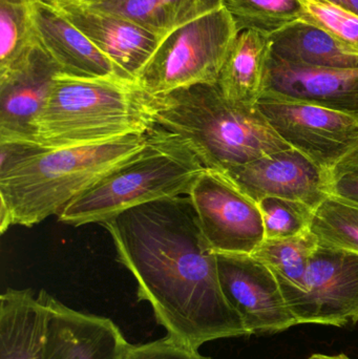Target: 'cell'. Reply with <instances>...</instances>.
I'll use <instances>...</instances> for the list:
<instances>
[{"instance_id":"cell-1","label":"cell","mask_w":358,"mask_h":359,"mask_svg":"<svg viewBox=\"0 0 358 359\" xmlns=\"http://www.w3.org/2000/svg\"><path fill=\"white\" fill-rule=\"evenodd\" d=\"M120 264L138 285L158 324L174 341L199 350L218 339L250 337L223 293L216 253L187 196L146 203L102 223Z\"/></svg>"},{"instance_id":"cell-2","label":"cell","mask_w":358,"mask_h":359,"mask_svg":"<svg viewBox=\"0 0 358 359\" xmlns=\"http://www.w3.org/2000/svg\"><path fill=\"white\" fill-rule=\"evenodd\" d=\"M147 134L63 149L36 144L33 153L0 172V231L32 227L59 215L78 196L144 147Z\"/></svg>"},{"instance_id":"cell-3","label":"cell","mask_w":358,"mask_h":359,"mask_svg":"<svg viewBox=\"0 0 358 359\" xmlns=\"http://www.w3.org/2000/svg\"><path fill=\"white\" fill-rule=\"evenodd\" d=\"M155 98L156 124L184 141L206 170L225 172L292 149L258 104L227 100L216 84H195Z\"/></svg>"},{"instance_id":"cell-4","label":"cell","mask_w":358,"mask_h":359,"mask_svg":"<svg viewBox=\"0 0 358 359\" xmlns=\"http://www.w3.org/2000/svg\"><path fill=\"white\" fill-rule=\"evenodd\" d=\"M156 109L155 97L136 81L59 73L36 122L34 144L79 147L147 134L155 128Z\"/></svg>"},{"instance_id":"cell-5","label":"cell","mask_w":358,"mask_h":359,"mask_svg":"<svg viewBox=\"0 0 358 359\" xmlns=\"http://www.w3.org/2000/svg\"><path fill=\"white\" fill-rule=\"evenodd\" d=\"M204 170L184 141L156 124L144 147L74 198L59 222L75 227L102 224L146 203L188 196Z\"/></svg>"},{"instance_id":"cell-6","label":"cell","mask_w":358,"mask_h":359,"mask_svg":"<svg viewBox=\"0 0 358 359\" xmlns=\"http://www.w3.org/2000/svg\"><path fill=\"white\" fill-rule=\"evenodd\" d=\"M239 29L224 6L164 36L136 82L163 96L195 84H216Z\"/></svg>"},{"instance_id":"cell-7","label":"cell","mask_w":358,"mask_h":359,"mask_svg":"<svg viewBox=\"0 0 358 359\" xmlns=\"http://www.w3.org/2000/svg\"><path fill=\"white\" fill-rule=\"evenodd\" d=\"M258 105L289 147L331 174L358 149L355 116L270 92H265Z\"/></svg>"},{"instance_id":"cell-8","label":"cell","mask_w":358,"mask_h":359,"mask_svg":"<svg viewBox=\"0 0 358 359\" xmlns=\"http://www.w3.org/2000/svg\"><path fill=\"white\" fill-rule=\"evenodd\" d=\"M187 196L206 243L216 255H252L264 242L258 203L223 172L205 168Z\"/></svg>"},{"instance_id":"cell-9","label":"cell","mask_w":358,"mask_h":359,"mask_svg":"<svg viewBox=\"0 0 358 359\" xmlns=\"http://www.w3.org/2000/svg\"><path fill=\"white\" fill-rule=\"evenodd\" d=\"M298 325L345 327L358 322V255L321 246L309 261L302 288L283 292Z\"/></svg>"},{"instance_id":"cell-10","label":"cell","mask_w":358,"mask_h":359,"mask_svg":"<svg viewBox=\"0 0 358 359\" xmlns=\"http://www.w3.org/2000/svg\"><path fill=\"white\" fill-rule=\"evenodd\" d=\"M223 293L250 335L275 334L298 326L279 280L250 255H216Z\"/></svg>"},{"instance_id":"cell-11","label":"cell","mask_w":358,"mask_h":359,"mask_svg":"<svg viewBox=\"0 0 358 359\" xmlns=\"http://www.w3.org/2000/svg\"><path fill=\"white\" fill-rule=\"evenodd\" d=\"M223 174L254 202L287 198L315 209L331 196L333 185L331 172L294 149L235 166Z\"/></svg>"},{"instance_id":"cell-12","label":"cell","mask_w":358,"mask_h":359,"mask_svg":"<svg viewBox=\"0 0 358 359\" xmlns=\"http://www.w3.org/2000/svg\"><path fill=\"white\" fill-rule=\"evenodd\" d=\"M59 73L60 67L39 44L0 72V142L34 144L36 122Z\"/></svg>"},{"instance_id":"cell-13","label":"cell","mask_w":358,"mask_h":359,"mask_svg":"<svg viewBox=\"0 0 358 359\" xmlns=\"http://www.w3.org/2000/svg\"><path fill=\"white\" fill-rule=\"evenodd\" d=\"M41 292L48 305L41 359H125L132 344L111 318L78 311Z\"/></svg>"},{"instance_id":"cell-14","label":"cell","mask_w":358,"mask_h":359,"mask_svg":"<svg viewBox=\"0 0 358 359\" xmlns=\"http://www.w3.org/2000/svg\"><path fill=\"white\" fill-rule=\"evenodd\" d=\"M67 17L119 69L136 81L157 50L161 36L117 15L95 10L80 0H43Z\"/></svg>"},{"instance_id":"cell-15","label":"cell","mask_w":358,"mask_h":359,"mask_svg":"<svg viewBox=\"0 0 358 359\" xmlns=\"http://www.w3.org/2000/svg\"><path fill=\"white\" fill-rule=\"evenodd\" d=\"M32 18L38 44L62 73L75 77L123 78L113 61L48 2L36 0Z\"/></svg>"},{"instance_id":"cell-16","label":"cell","mask_w":358,"mask_h":359,"mask_svg":"<svg viewBox=\"0 0 358 359\" xmlns=\"http://www.w3.org/2000/svg\"><path fill=\"white\" fill-rule=\"evenodd\" d=\"M266 92L358 118V69L298 67L270 55Z\"/></svg>"},{"instance_id":"cell-17","label":"cell","mask_w":358,"mask_h":359,"mask_svg":"<svg viewBox=\"0 0 358 359\" xmlns=\"http://www.w3.org/2000/svg\"><path fill=\"white\" fill-rule=\"evenodd\" d=\"M46 320L41 290L6 289L0 297V359H41Z\"/></svg>"},{"instance_id":"cell-18","label":"cell","mask_w":358,"mask_h":359,"mask_svg":"<svg viewBox=\"0 0 358 359\" xmlns=\"http://www.w3.org/2000/svg\"><path fill=\"white\" fill-rule=\"evenodd\" d=\"M273 58L298 67L358 69V50L301 19L268 35Z\"/></svg>"},{"instance_id":"cell-19","label":"cell","mask_w":358,"mask_h":359,"mask_svg":"<svg viewBox=\"0 0 358 359\" xmlns=\"http://www.w3.org/2000/svg\"><path fill=\"white\" fill-rule=\"evenodd\" d=\"M269 59L268 35L252 29L239 33L216 81L223 96L241 104H258L266 92Z\"/></svg>"},{"instance_id":"cell-20","label":"cell","mask_w":358,"mask_h":359,"mask_svg":"<svg viewBox=\"0 0 358 359\" xmlns=\"http://www.w3.org/2000/svg\"><path fill=\"white\" fill-rule=\"evenodd\" d=\"M164 37L177 27L224 6V0H80Z\"/></svg>"},{"instance_id":"cell-21","label":"cell","mask_w":358,"mask_h":359,"mask_svg":"<svg viewBox=\"0 0 358 359\" xmlns=\"http://www.w3.org/2000/svg\"><path fill=\"white\" fill-rule=\"evenodd\" d=\"M319 247V238L309 229L291 238L264 240L250 255L270 269L285 292L302 288L307 266Z\"/></svg>"},{"instance_id":"cell-22","label":"cell","mask_w":358,"mask_h":359,"mask_svg":"<svg viewBox=\"0 0 358 359\" xmlns=\"http://www.w3.org/2000/svg\"><path fill=\"white\" fill-rule=\"evenodd\" d=\"M240 33L246 29L271 35L306 16L301 0H224Z\"/></svg>"},{"instance_id":"cell-23","label":"cell","mask_w":358,"mask_h":359,"mask_svg":"<svg viewBox=\"0 0 358 359\" xmlns=\"http://www.w3.org/2000/svg\"><path fill=\"white\" fill-rule=\"evenodd\" d=\"M310 230L321 246L358 255V203L331 194L315 210Z\"/></svg>"},{"instance_id":"cell-24","label":"cell","mask_w":358,"mask_h":359,"mask_svg":"<svg viewBox=\"0 0 358 359\" xmlns=\"http://www.w3.org/2000/svg\"><path fill=\"white\" fill-rule=\"evenodd\" d=\"M36 0H0V72L25 58L37 46L34 32Z\"/></svg>"},{"instance_id":"cell-25","label":"cell","mask_w":358,"mask_h":359,"mask_svg":"<svg viewBox=\"0 0 358 359\" xmlns=\"http://www.w3.org/2000/svg\"><path fill=\"white\" fill-rule=\"evenodd\" d=\"M265 240L291 238L310 229L315 210L298 201L266 198L258 202Z\"/></svg>"},{"instance_id":"cell-26","label":"cell","mask_w":358,"mask_h":359,"mask_svg":"<svg viewBox=\"0 0 358 359\" xmlns=\"http://www.w3.org/2000/svg\"><path fill=\"white\" fill-rule=\"evenodd\" d=\"M310 21L358 50V16L325 0H301Z\"/></svg>"},{"instance_id":"cell-27","label":"cell","mask_w":358,"mask_h":359,"mask_svg":"<svg viewBox=\"0 0 358 359\" xmlns=\"http://www.w3.org/2000/svg\"><path fill=\"white\" fill-rule=\"evenodd\" d=\"M125 359H212L199 350L183 345L166 335L149 343L130 345Z\"/></svg>"},{"instance_id":"cell-28","label":"cell","mask_w":358,"mask_h":359,"mask_svg":"<svg viewBox=\"0 0 358 359\" xmlns=\"http://www.w3.org/2000/svg\"><path fill=\"white\" fill-rule=\"evenodd\" d=\"M332 194L358 203V175H347L334 179Z\"/></svg>"},{"instance_id":"cell-29","label":"cell","mask_w":358,"mask_h":359,"mask_svg":"<svg viewBox=\"0 0 358 359\" xmlns=\"http://www.w3.org/2000/svg\"><path fill=\"white\" fill-rule=\"evenodd\" d=\"M347 175H358V149L342 160L332 172L333 180Z\"/></svg>"},{"instance_id":"cell-30","label":"cell","mask_w":358,"mask_h":359,"mask_svg":"<svg viewBox=\"0 0 358 359\" xmlns=\"http://www.w3.org/2000/svg\"><path fill=\"white\" fill-rule=\"evenodd\" d=\"M325 1L358 16V0H325Z\"/></svg>"},{"instance_id":"cell-31","label":"cell","mask_w":358,"mask_h":359,"mask_svg":"<svg viewBox=\"0 0 358 359\" xmlns=\"http://www.w3.org/2000/svg\"><path fill=\"white\" fill-rule=\"evenodd\" d=\"M308 359H351L346 354H336V355H329V354L315 353L311 355Z\"/></svg>"}]
</instances>
